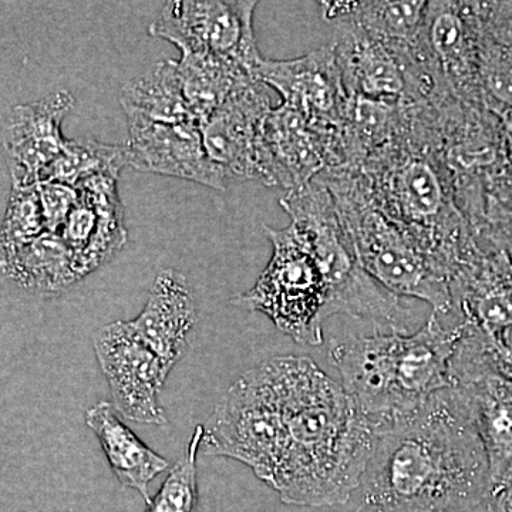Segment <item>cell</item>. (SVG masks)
<instances>
[{
	"instance_id": "cell-1",
	"label": "cell",
	"mask_w": 512,
	"mask_h": 512,
	"mask_svg": "<svg viewBox=\"0 0 512 512\" xmlns=\"http://www.w3.org/2000/svg\"><path fill=\"white\" fill-rule=\"evenodd\" d=\"M360 490L372 512H467L487 504V454L457 387L377 433Z\"/></svg>"
},
{
	"instance_id": "cell-2",
	"label": "cell",
	"mask_w": 512,
	"mask_h": 512,
	"mask_svg": "<svg viewBox=\"0 0 512 512\" xmlns=\"http://www.w3.org/2000/svg\"><path fill=\"white\" fill-rule=\"evenodd\" d=\"M281 409L285 451L271 487L285 504L335 507L359 490L377 429L309 356L261 363Z\"/></svg>"
},
{
	"instance_id": "cell-3",
	"label": "cell",
	"mask_w": 512,
	"mask_h": 512,
	"mask_svg": "<svg viewBox=\"0 0 512 512\" xmlns=\"http://www.w3.org/2000/svg\"><path fill=\"white\" fill-rule=\"evenodd\" d=\"M348 168L377 210L416 239L451 279L481 248L458 207L431 104H410L399 131Z\"/></svg>"
},
{
	"instance_id": "cell-4",
	"label": "cell",
	"mask_w": 512,
	"mask_h": 512,
	"mask_svg": "<svg viewBox=\"0 0 512 512\" xmlns=\"http://www.w3.org/2000/svg\"><path fill=\"white\" fill-rule=\"evenodd\" d=\"M456 330L431 313L417 332L357 336L330 343L342 386L377 433L453 389Z\"/></svg>"
},
{
	"instance_id": "cell-5",
	"label": "cell",
	"mask_w": 512,
	"mask_h": 512,
	"mask_svg": "<svg viewBox=\"0 0 512 512\" xmlns=\"http://www.w3.org/2000/svg\"><path fill=\"white\" fill-rule=\"evenodd\" d=\"M315 180L332 194L340 222L367 274L394 295L430 303L434 315L450 318L451 275L416 239L377 210L352 170L328 168Z\"/></svg>"
},
{
	"instance_id": "cell-6",
	"label": "cell",
	"mask_w": 512,
	"mask_h": 512,
	"mask_svg": "<svg viewBox=\"0 0 512 512\" xmlns=\"http://www.w3.org/2000/svg\"><path fill=\"white\" fill-rule=\"evenodd\" d=\"M279 204L311 248L325 276L329 291L326 320L333 315H348L407 332L399 325L404 313L407 315L400 306V296L387 291L360 264L328 188L313 180L289 191Z\"/></svg>"
},
{
	"instance_id": "cell-7",
	"label": "cell",
	"mask_w": 512,
	"mask_h": 512,
	"mask_svg": "<svg viewBox=\"0 0 512 512\" xmlns=\"http://www.w3.org/2000/svg\"><path fill=\"white\" fill-rule=\"evenodd\" d=\"M272 256L248 292L232 305L259 312L299 345L319 346L328 305V285L305 239L292 224L282 229L264 225Z\"/></svg>"
},
{
	"instance_id": "cell-8",
	"label": "cell",
	"mask_w": 512,
	"mask_h": 512,
	"mask_svg": "<svg viewBox=\"0 0 512 512\" xmlns=\"http://www.w3.org/2000/svg\"><path fill=\"white\" fill-rule=\"evenodd\" d=\"M201 453L234 458L271 487L285 451L281 409L261 366L222 394L205 424Z\"/></svg>"
},
{
	"instance_id": "cell-9",
	"label": "cell",
	"mask_w": 512,
	"mask_h": 512,
	"mask_svg": "<svg viewBox=\"0 0 512 512\" xmlns=\"http://www.w3.org/2000/svg\"><path fill=\"white\" fill-rule=\"evenodd\" d=\"M433 107L441 157L453 180L458 207L477 235L490 185L505 170L500 117L483 104L448 96Z\"/></svg>"
},
{
	"instance_id": "cell-10",
	"label": "cell",
	"mask_w": 512,
	"mask_h": 512,
	"mask_svg": "<svg viewBox=\"0 0 512 512\" xmlns=\"http://www.w3.org/2000/svg\"><path fill=\"white\" fill-rule=\"evenodd\" d=\"M254 0H173L148 33L173 43L180 52L221 57L258 76L264 57L256 45Z\"/></svg>"
},
{
	"instance_id": "cell-11",
	"label": "cell",
	"mask_w": 512,
	"mask_h": 512,
	"mask_svg": "<svg viewBox=\"0 0 512 512\" xmlns=\"http://www.w3.org/2000/svg\"><path fill=\"white\" fill-rule=\"evenodd\" d=\"M94 353L124 419L148 426L168 423L160 396L173 367L138 338L130 322L117 320L101 328L94 336Z\"/></svg>"
},
{
	"instance_id": "cell-12",
	"label": "cell",
	"mask_w": 512,
	"mask_h": 512,
	"mask_svg": "<svg viewBox=\"0 0 512 512\" xmlns=\"http://www.w3.org/2000/svg\"><path fill=\"white\" fill-rule=\"evenodd\" d=\"M259 183L298 190L322 171L345 165L339 137L320 130L292 107L281 104L266 117L259 140Z\"/></svg>"
},
{
	"instance_id": "cell-13",
	"label": "cell",
	"mask_w": 512,
	"mask_h": 512,
	"mask_svg": "<svg viewBox=\"0 0 512 512\" xmlns=\"http://www.w3.org/2000/svg\"><path fill=\"white\" fill-rule=\"evenodd\" d=\"M483 36L481 2L434 0L427 5L417 45L437 79L457 99L483 104L478 84Z\"/></svg>"
},
{
	"instance_id": "cell-14",
	"label": "cell",
	"mask_w": 512,
	"mask_h": 512,
	"mask_svg": "<svg viewBox=\"0 0 512 512\" xmlns=\"http://www.w3.org/2000/svg\"><path fill=\"white\" fill-rule=\"evenodd\" d=\"M262 83L320 130L342 138L350 97L332 43L291 60H262ZM343 141V138H342Z\"/></svg>"
},
{
	"instance_id": "cell-15",
	"label": "cell",
	"mask_w": 512,
	"mask_h": 512,
	"mask_svg": "<svg viewBox=\"0 0 512 512\" xmlns=\"http://www.w3.org/2000/svg\"><path fill=\"white\" fill-rule=\"evenodd\" d=\"M128 165L141 173L181 178L225 191L229 177L208 157L195 123L127 121Z\"/></svg>"
},
{
	"instance_id": "cell-16",
	"label": "cell",
	"mask_w": 512,
	"mask_h": 512,
	"mask_svg": "<svg viewBox=\"0 0 512 512\" xmlns=\"http://www.w3.org/2000/svg\"><path fill=\"white\" fill-rule=\"evenodd\" d=\"M447 325H458L478 339L512 326V261L500 249L480 248L451 279Z\"/></svg>"
},
{
	"instance_id": "cell-17",
	"label": "cell",
	"mask_w": 512,
	"mask_h": 512,
	"mask_svg": "<svg viewBox=\"0 0 512 512\" xmlns=\"http://www.w3.org/2000/svg\"><path fill=\"white\" fill-rule=\"evenodd\" d=\"M67 90L49 94L32 103L9 110L3 123V146L8 156L12 185H35L67 146L63 137L64 117L74 106Z\"/></svg>"
},
{
	"instance_id": "cell-18",
	"label": "cell",
	"mask_w": 512,
	"mask_h": 512,
	"mask_svg": "<svg viewBox=\"0 0 512 512\" xmlns=\"http://www.w3.org/2000/svg\"><path fill=\"white\" fill-rule=\"evenodd\" d=\"M272 109L268 86L259 80L237 90L201 124L208 157L229 180L259 181V140Z\"/></svg>"
},
{
	"instance_id": "cell-19",
	"label": "cell",
	"mask_w": 512,
	"mask_h": 512,
	"mask_svg": "<svg viewBox=\"0 0 512 512\" xmlns=\"http://www.w3.org/2000/svg\"><path fill=\"white\" fill-rule=\"evenodd\" d=\"M116 177H96L79 187V201L60 232L79 279L107 264L127 242Z\"/></svg>"
},
{
	"instance_id": "cell-20",
	"label": "cell",
	"mask_w": 512,
	"mask_h": 512,
	"mask_svg": "<svg viewBox=\"0 0 512 512\" xmlns=\"http://www.w3.org/2000/svg\"><path fill=\"white\" fill-rule=\"evenodd\" d=\"M197 320V303L187 278L167 268L154 279L143 311L128 322L148 348L174 367L187 349Z\"/></svg>"
},
{
	"instance_id": "cell-21",
	"label": "cell",
	"mask_w": 512,
	"mask_h": 512,
	"mask_svg": "<svg viewBox=\"0 0 512 512\" xmlns=\"http://www.w3.org/2000/svg\"><path fill=\"white\" fill-rule=\"evenodd\" d=\"M457 389L487 454L491 497L512 483V380L488 375Z\"/></svg>"
},
{
	"instance_id": "cell-22",
	"label": "cell",
	"mask_w": 512,
	"mask_h": 512,
	"mask_svg": "<svg viewBox=\"0 0 512 512\" xmlns=\"http://www.w3.org/2000/svg\"><path fill=\"white\" fill-rule=\"evenodd\" d=\"M84 421L99 440L114 476L126 488H133L146 504L150 503L148 485L168 468V461L151 450L123 421L110 402L93 404Z\"/></svg>"
},
{
	"instance_id": "cell-23",
	"label": "cell",
	"mask_w": 512,
	"mask_h": 512,
	"mask_svg": "<svg viewBox=\"0 0 512 512\" xmlns=\"http://www.w3.org/2000/svg\"><path fill=\"white\" fill-rule=\"evenodd\" d=\"M323 18L335 23H349L367 35L389 45H416L424 18L426 0L403 2H322Z\"/></svg>"
},
{
	"instance_id": "cell-24",
	"label": "cell",
	"mask_w": 512,
	"mask_h": 512,
	"mask_svg": "<svg viewBox=\"0 0 512 512\" xmlns=\"http://www.w3.org/2000/svg\"><path fill=\"white\" fill-rule=\"evenodd\" d=\"M0 255L3 275L39 295H56L80 281L72 252L60 234L45 232L25 247Z\"/></svg>"
},
{
	"instance_id": "cell-25",
	"label": "cell",
	"mask_w": 512,
	"mask_h": 512,
	"mask_svg": "<svg viewBox=\"0 0 512 512\" xmlns=\"http://www.w3.org/2000/svg\"><path fill=\"white\" fill-rule=\"evenodd\" d=\"M177 66L188 109L200 126L237 90L259 82L255 73L217 56L181 52Z\"/></svg>"
},
{
	"instance_id": "cell-26",
	"label": "cell",
	"mask_w": 512,
	"mask_h": 512,
	"mask_svg": "<svg viewBox=\"0 0 512 512\" xmlns=\"http://www.w3.org/2000/svg\"><path fill=\"white\" fill-rule=\"evenodd\" d=\"M120 104L127 121L200 124L185 101L177 60H161L143 76L124 84Z\"/></svg>"
},
{
	"instance_id": "cell-27",
	"label": "cell",
	"mask_w": 512,
	"mask_h": 512,
	"mask_svg": "<svg viewBox=\"0 0 512 512\" xmlns=\"http://www.w3.org/2000/svg\"><path fill=\"white\" fill-rule=\"evenodd\" d=\"M128 165L127 146H114L94 140H69L62 156L50 165L42 181H57L79 187L96 177H120Z\"/></svg>"
},
{
	"instance_id": "cell-28",
	"label": "cell",
	"mask_w": 512,
	"mask_h": 512,
	"mask_svg": "<svg viewBox=\"0 0 512 512\" xmlns=\"http://www.w3.org/2000/svg\"><path fill=\"white\" fill-rule=\"evenodd\" d=\"M205 427L197 426L185 446L183 457L171 468L158 493L144 512H195L198 494L197 458L201 453Z\"/></svg>"
},
{
	"instance_id": "cell-29",
	"label": "cell",
	"mask_w": 512,
	"mask_h": 512,
	"mask_svg": "<svg viewBox=\"0 0 512 512\" xmlns=\"http://www.w3.org/2000/svg\"><path fill=\"white\" fill-rule=\"evenodd\" d=\"M45 232L37 184L12 185L0 231V254L25 247Z\"/></svg>"
},
{
	"instance_id": "cell-30",
	"label": "cell",
	"mask_w": 512,
	"mask_h": 512,
	"mask_svg": "<svg viewBox=\"0 0 512 512\" xmlns=\"http://www.w3.org/2000/svg\"><path fill=\"white\" fill-rule=\"evenodd\" d=\"M478 84L484 107L500 116L512 110V52L485 33L478 62Z\"/></svg>"
},
{
	"instance_id": "cell-31",
	"label": "cell",
	"mask_w": 512,
	"mask_h": 512,
	"mask_svg": "<svg viewBox=\"0 0 512 512\" xmlns=\"http://www.w3.org/2000/svg\"><path fill=\"white\" fill-rule=\"evenodd\" d=\"M480 237L505 252L512 261V184L495 181L488 188Z\"/></svg>"
},
{
	"instance_id": "cell-32",
	"label": "cell",
	"mask_w": 512,
	"mask_h": 512,
	"mask_svg": "<svg viewBox=\"0 0 512 512\" xmlns=\"http://www.w3.org/2000/svg\"><path fill=\"white\" fill-rule=\"evenodd\" d=\"M37 191H39L46 232L60 234L79 201V190L72 185L57 183V181H40L37 184Z\"/></svg>"
},
{
	"instance_id": "cell-33",
	"label": "cell",
	"mask_w": 512,
	"mask_h": 512,
	"mask_svg": "<svg viewBox=\"0 0 512 512\" xmlns=\"http://www.w3.org/2000/svg\"><path fill=\"white\" fill-rule=\"evenodd\" d=\"M485 33L512 52V2H481Z\"/></svg>"
},
{
	"instance_id": "cell-34",
	"label": "cell",
	"mask_w": 512,
	"mask_h": 512,
	"mask_svg": "<svg viewBox=\"0 0 512 512\" xmlns=\"http://www.w3.org/2000/svg\"><path fill=\"white\" fill-rule=\"evenodd\" d=\"M487 512H512V483L488 498Z\"/></svg>"
}]
</instances>
